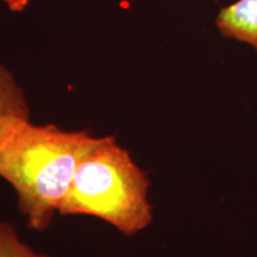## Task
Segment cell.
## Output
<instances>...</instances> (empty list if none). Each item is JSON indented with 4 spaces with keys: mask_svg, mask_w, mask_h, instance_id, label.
<instances>
[{
    "mask_svg": "<svg viewBox=\"0 0 257 257\" xmlns=\"http://www.w3.org/2000/svg\"><path fill=\"white\" fill-rule=\"evenodd\" d=\"M150 180L114 136H101L80 161L61 204V216H89L124 236L149 226L153 206Z\"/></svg>",
    "mask_w": 257,
    "mask_h": 257,
    "instance_id": "2",
    "label": "cell"
},
{
    "mask_svg": "<svg viewBox=\"0 0 257 257\" xmlns=\"http://www.w3.org/2000/svg\"><path fill=\"white\" fill-rule=\"evenodd\" d=\"M12 11H23L29 4V0H3Z\"/></svg>",
    "mask_w": 257,
    "mask_h": 257,
    "instance_id": "6",
    "label": "cell"
},
{
    "mask_svg": "<svg viewBox=\"0 0 257 257\" xmlns=\"http://www.w3.org/2000/svg\"><path fill=\"white\" fill-rule=\"evenodd\" d=\"M214 2H218V0H214Z\"/></svg>",
    "mask_w": 257,
    "mask_h": 257,
    "instance_id": "7",
    "label": "cell"
},
{
    "mask_svg": "<svg viewBox=\"0 0 257 257\" xmlns=\"http://www.w3.org/2000/svg\"><path fill=\"white\" fill-rule=\"evenodd\" d=\"M0 257H50L38 252L21 238L12 224L0 221Z\"/></svg>",
    "mask_w": 257,
    "mask_h": 257,
    "instance_id": "5",
    "label": "cell"
},
{
    "mask_svg": "<svg viewBox=\"0 0 257 257\" xmlns=\"http://www.w3.org/2000/svg\"><path fill=\"white\" fill-rule=\"evenodd\" d=\"M27 120H30V110L23 89L0 63V148L12 131Z\"/></svg>",
    "mask_w": 257,
    "mask_h": 257,
    "instance_id": "4",
    "label": "cell"
},
{
    "mask_svg": "<svg viewBox=\"0 0 257 257\" xmlns=\"http://www.w3.org/2000/svg\"><path fill=\"white\" fill-rule=\"evenodd\" d=\"M219 34L249 44L257 51V0H237L219 11L216 18Z\"/></svg>",
    "mask_w": 257,
    "mask_h": 257,
    "instance_id": "3",
    "label": "cell"
},
{
    "mask_svg": "<svg viewBox=\"0 0 257 257\" xmlns=\"http://www.w3.org/2000/svg\"><path fill=\"white\" fill-rule=\"evenodd\" d=\"M101 137L55 124L22 123L0 148V178L11 186L29 229L46 231L70 186L80 161Z\"/></svg>",
    "mask_w": 257,
    "mask_h": 257,
    "instance_id": "1",
    "label": "cell"
}]
</instances>
